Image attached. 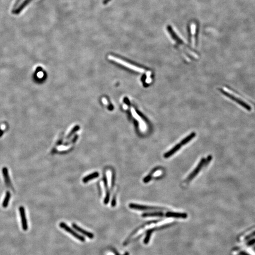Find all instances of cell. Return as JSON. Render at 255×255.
<instances>
[{
  "mask_svg": "<svg viewBox=\"0 0 255 255\" xmlns=\"http://www.w3.org/2000/svg\"><path fill=\"white\" fill-rule=\"evenodd\" d=\"M220 91L221 93H222L224 95L228 97V98L232 100L233 101H235L236 103H238L241 106L244 108L245 109H246V110L249 111H251V106H250V105H248L247 103H246V102L243 101L242 100L239 99V98H238L236 96H234L233 95L231 94V93H229L227 91L225 90L224 89H222V88H220Z\"/></svg>",
  "mask_w": 255,
  "mask_h": 255,
  "instance_id": "obj_1",
  "label": "cell"
},
{
  "mask_svg": "<svg viewBox=\"0 0 255 255\" xmlns=\"http://www.w3.org/2000/svg\"><path fill=\"white\" fill-rule=\"evenodd\" d=\"M108 59L113 61L114 62H116V63H118L122 64V65L126 67L129 68L130 69H132V70H134V71H137V72L143 73V72L145 71V69H143L141 68H139L138 67H137L136 66L131 65L130 63L124 62V61L122 60L121 59H119V58H117L115 57L114 56H111V55H109Z\"/></svg>",
  "mask_w": 255,
  "mask_h": 255,
  "instance_id": "obj_2",
  "label": "cell"
},
{
  "mask_svg": "<svg viewBox=\"0 0 255 255\" xmlns=\"http://www.w3.org/2000/svg\"><path fill=\"white\" fill-rule=\"evenodd\" d=\"M59 226L62 229L65 231L66 232L73 236L74 238H76V239L80 241L81 242H85V238L83 236L80 235L76 231L71 229V227H69L65 223L63 222H60L59 224Z\"/></svg>",
  "mask_w": 255,
  "mask_h": 255,
  "instance_id": "obj_3",
  "label": "cell"
},
{
  "mask_svg": "<svg viewBox=\"0 0 255 255\" xmlns=\"http://www.w3.org/2000/svg\"><path fill=\"white\" fill-rule=\"evenodd\" d=\"M130 208L133 209L140 211L163 210L165 209L159 207H149L147 205H141L139 204L131 203L129 205Z\"/></svg>",
  "mask_w": 255,
  "mask_h": 255,
  "instance_id": "obj_4",
  "label": "cell"
},
{
  "mask_svg": "<svg viewBox=\"0 0 255 255\" xmlns=\"http://www.w3.org/2000/svg\"><path fill=\"white\" fill-rule=\"evenodd\" d=\"M20 216L21 219V225L24 231H27L28 229V224L24 207L21 206L19 207Z\"/></svg>",
  "mask_w": 255,
  "mask_h": 255,
  "instance_id": "obj_5",
  "label": "cell"
},
{
  "mask_svg": "<svg viewBox=\"0 0 255 255\" xmlns=\"http://www.w3.org/2000/svg\"><path fill=\"white\" fill-rule=\"evenodd\" d=\"M205 158H203L201 160L200 162L199 163V164H198L197 167L194 169L193 171L190 173V175L188 176V177L187 178V182H190V181L192 180L199 173V172L200 171V170L202 169V168L204 164H205Z\"/></svg>",
  "mask_w": 255,
  "mask_h": 255,
  "instance_id": "obj_6",
  "label": "cell"
},
{
  "mask_svg": "<svg viewBox=\"0 0 255 255\" xmlns=\"http://www.w3.org/2000/svg\"><path fill=\"white\" fill-rule=\"evenodd\" d=\"M2 174H3V179L4 180V182L5 183L7 187L10 188H11L13 190V187L12 186V182H11V179L10 177L9 173V171L8 169L6 167H4L2 169Z\"/></svg>",
  "mask_w": 255,
  "mask_h": 255,
  "instance_id": "obj_7",
  "label": "cell"
},
{
  "mask_svg": "<svg viewBox=\"0 0 255 255\" xmlns=\"http://www.w3.org/2000/svg\"><path fill=\"white\" fill-rule=\"evenodd\" d=\"M72 227L75 230L77 231L78 232L80 233L81 234H83V235L86 236L90 239H93L94 237V235L90 232H88L87 231L85 230L84 229H82V228L79 226L78 225H77L76 224H72Z\"/></svg>",
  "mask_w": 255,
  "mask_h": 255,
  "instance_id": "obj_8",
  "label": "cell"
},
{
  "mask_svg": "<svg viewBox=\"0 0 255 255\" xmlns=\"http://www.w3.org/2000/svg\"><path fill=\"white\" fill-rule=\"evenodd\" d=\"M166 216L168 217H173L176 218L185 219L188 217L187 214L172 212H167L166 214Z\"/></svg>",
  "mask_w": 255,
  "mask_h": 255,
  "instance_id": "obj_9",
  "label": "cell"
},
{
  "mask_svg": "<svg viewBox=\"0 0 255 255\" xmlns=\"http://www.w3.org/2000/svg\"><path fill=\"white\" fill-rule=\"evenodd\" d=\"M182 146L181 143L177 144L175 147H173V148H171L170 150L168 151L167 153H165L164 154V157L165 158H168L169 157H171L173 156V154H174L176 152H177Z\"/></svg>",
  "mask_w": 255,
  "mask_h": 255,
  "instance_id": "obj_10",
  "label": "cell"
},
{
  "mask_svg": "<svg viewBox=\"0 0 255 255\" xmlns=\"http://www.w3.org/2000/svg\"><path fill=\"white\" fill-rule=\"evenodd\" d=\"M167 30L171 35V37H172V38H173V39L174 40V41H175L177 43L180 44V45H184L183 41L179 37L178 35H177L173 31V29L171 28V26H168L167 27Z\"/></svg>",
  "mask_w": 255,
  "mask_h": 255,
  "instance_id": "obj_11",
  "label": "cell"
},
{
  "mask_svg": "<svg viewBox=\"0 0 255 255\" xmlns=\"http://www.w3.org/2000/svg\"><path fill=\"white\" fill-rule=\"evenodd\" d=\"M131 114H132L133 116L139 122V124H140V127H141L142 128H144L146 126L145 123L144 122V121L143 120L142 118L138 115V114L137 113H136L135 109L133 107L131 108Z\"/></svg>",
  "mask_w": 255,
  "mask_h": 255,
  "instance_id": "obj_12",
  "label": "cell"
},
{
  "mask_svg": "<svg viewBox=\"0 0 255 255\" xmlns=\"http://www.w3.org/2000/svg\"><path fill=\"white\" fill-rule=\"evenodd\" d=\"M164 216V214L161 212H151V213H146L143 214L142 216L143 217H162Z\"/></svg>",
  "mask_w": 255,
  "mask_h": 255,
  "instance_id": "obj_13",
  "label": "cell"
},
{
  "mask_svg": "<svg viewBox=\"0 0 255 255\" xmlns=\"http://www.w3.org/2000/svg\"><path fill=\"white\" fill-rule=\"evenodd\" d=\"M99 176V173L98 172H97V171H96V172L92 173L91 174H89L88 175L85 177L83 179V182L84 183H86V182H89L90 180H92L94 179L97 178Z\"/></svg>",
  "mask_w": 255,
  "mask_h": 255,
  "instance_id": "obj_14",
  "label": "cell"
},
{
  "mask_svg": "<svg viewBox=\"0 0 255 255\" xmlns=\"http://www.w3.org/2000/svg\"><path fill=\"white\" fill-rule=\"evenodd\" d=\"M11 198V194L10 192L7 191L6 193L5 197L4 198V200L3 201L2 203V206L4 208H6L8 207L9 203L10 200Z\"/></svg>",
  "mask_w": 255,
  "mask_h": 255,
  "instance_id": "obj_15",
  "label": "cell"
},
{
  "mask_svg": "<svg viewBox=\"0 0 255 255\" xmlns=\"http://www.w3.org/2000/svg\"><path fill=\"white\" fill-rule=\"evenodd\" d=\"M195 136H196V133H194V132H193L192 133L190 134V135L187 136V137H185V139H183V140H182L180 143L182 144V146L185 145L187 144L192 139H193L195 137Z\"/></svg>",
  "mask_w": 255,
  "mask_h": 255,
  "instance_id": "obj_16",
  "label": "cell"
},
{
  "mask_svg": "<svg viewBox=\"0 0 255 255\" xmlns=\"http://www.w3.org/2000/svg\"><path fill=\"white\" fill-rule=\"evenodd\" d=\"M151 233H152L151 231H148V233H147L146 237L145 239H144V243L147 244L148 243L149 239H150V238L151 235Z\"/></svg>",
  "mask_w": 255,
  "mask_h": 255,
  "instance_id": "obj_17",
  "label": "cell"
},
{
  "mask_svg": "<svg viewBox=\"0 0 255 255\" xmlns=\"http://www.w3.org/2000/svg\"><path fill=\"white\" fill-rule=\"evenodd\" d=\"M151 178H151V174H149V175L146 177L145 178H144V179H143V182H144V183H148L151 180Z\"/></svg>",
  "mask_w": 255,
  "mask_h": 255,
  "instance_id": "obj_18",
  "label": "cell"
},
{
  "mask_svg": "<svg viewBox=\"0 0 255 255\" xmlns=\"http://www.w3.org/2000/svg\"><path fill=\"white\" fill-rule=\"evenodd\" d=\"M109 199H110V193L108 191H107V193H106V197L105 198V200H104V203L105 204H107L108 203Z\"/></svg>",
  "mask_w": 255,
  "mask_h": 255,
  "instance_id": "obj_19",
  "label": "cell"
},
{
  "mask_svg": "<svg viewBox=\"0 0 255 255\" xmlns=\"http://www.w3.org/2000/svg\"><path fill=\"white\" fill-rule=\"evenodd\" d=\"M212 156H208L207 158V159H205V165H208L210 162V161H211V160H212ZM204 164V165H205Z\"/></svg>",
  "mask_w": 255,
  "mask_h": 255,
  "instance_id": "obj_20",
  "label": "cell"
},
{
  "mask_svg": "<svg viewBox=\"0 0 255 255\" xmlns=\"http://www.w3.org/2000/svg\"><path fill=\"white\" fill-rule=\"evenodd\" d=\"M255 236V232H253V233H252L251 234H250V235L247 236V239H249L250 237H253V236Z\"/></svg>",
  "mask_w": 255,
  "mask_h": 255,
  "instance_id": "obj_21",
  "label": "cell"
},
{
  "mask_svg": "<svg viewBox=\"0 0 255 255\" xmlns=\"http://www.w3.org/2000/svg\"><path fill=\"white\" fill-rule=\"evenodd\" d=\"M102 101H103V103L105 105H107V101L106 100V99L105 98H103V99H102Z\"/></svg>",
  "mask_w": 255,
  "mask_h": 255,
  "instance_id": "obj_22",
  "label": "cell"
},
{
  "mask_svg": "<svg viewBox=\"0 0 255 255\" xmlns=\"http://www.w3.org/2000/svg\"><path fill=\"white\" fill-rule=\"evenodd\" d=\"M3 131L1 130H0V137H1V136L3 135Z\"/></svg>",
  "mask_w": 255,
  "mask_h": 255,
  "instance_id": "obj_23",
  "label": "cell"
},
{
  "mask_svg": "<svg viewBox=\"0 0 255 255\" xmlns=\"http://www.w3.org/2000/svg\"><path fill=\"white\" fill-rule=\"evenodd\" d=\"M123 108H124V109H127V108H128V107H127V105H123Z\"/></svg>",
  "mask_w": 255,
  "mask_h": 255,
  "instance_id": "obj_24",
  "label": "cell"
},
{
  "mask_svg": "<svg viewBox=\"0 0 255 255\" xmlns=\"http://www.w3.org/2000/svg\"><path fill=\"white\" fill-rule=\"evenodd\" d=\"M123 255H130V254L128 252H126L125 253V254Z\"/></svg>",
  "mask_w": 255,
  "mask_h": 255,
  "instance_id": "obj_25",
  "label": "cell"
}]
</instances>
